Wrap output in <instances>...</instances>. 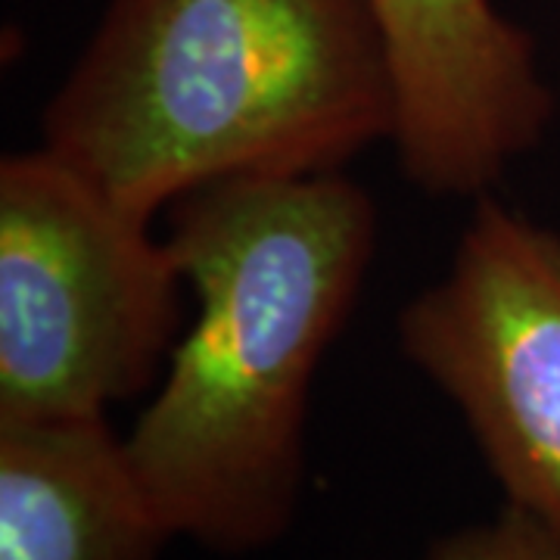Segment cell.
Masks as SVG:
<instances>
[{
	"label": "cell",
	"instance_id": "obj_1",
	"mask_svg": "<svg viewBox=\"0 0 560 560\" xmlns=\"http://www.w3.org/2000/svg\"><path fill=\"white\" fill-rule=\"evenodd\" d=\"M165 241L197 320L125 448L172 539L253 555L296 517L312 386L368 278L377 209L342 172L221 180L168 209Z\"/></svg>",
	"mask_w": 560,
	"mask_h": 560
},
{
	"label": "cell",
	"instance_id": "obj_2",
	"mask_svg": "<svg viewBox=\"0 0 560 560\" xmlns=\"http://www.w3.org/2000/svg\"><path fill=\"white\" fill-rule=\"evenodd\" d=\"M44 150L150 221L209 184L340 172L396 135L371 0H113Z\"/></svg>",
	"mask_w": 560,
	"mask_h": 560
},
{
	"label": "cell",
	"instance_id": "obj_3",
	"mask_svg": "<svg viewBox=\"0 0 560 560\" xmlns=\"http://www.w3.org/2000/svg\"><path fill=\"white\" fill-rule=\"evenodd\" d=\"M168 241L47 153L0 162V420L106 418L172 355Z\"/></svg>",
	"mask_w": 560,
	"mask_h": 560
},
{
	"label": "cell",
	"instance_id": "obj_4",
	"mask_svg": "<svg viewBox=\"0 0 560 560\" xmlns=\"http://www.w3.org/2000/svg\"><path fill=\"white\" fill-rule=\"evenodd\" d=\"M401 352L460 411L511 508L560 539V237L489 194L448 271L401 308Z\"/></svg>",
	"mask_w": 560,
	"mask_h": 560
},
{
	"label": "cell",
	"instance_id": "obj_5",
	"mask_svg": "<svg viewBox=\"0 0 560 560\" xmlns=\"http://www.w3.org/2000/svg\"><path fill=\"white\" fill-rule=\"evenodd\" d=\"M396 81L405 178L433 197H482L539 147L555 116L529 32L492 0H371Z\"/></svg>",
	"mask_w": 560,
	"mask_h": 560
},
{
	"label": "cell",
	"instance_id": "obj_6",
	"mask_svg": "<svg viewBox=\"0 0 560 560\" xmlns=\"http://www.w3.org/2000/svg\"><path fill=\"white\" fill-rule=\"evenodd\" d=\"M168 539L106 418L0 420V560H160Z\"/></svg>",
	"mask_w": 560,
	"mask_h": 560
},
{
	"label": "cell",
	"instance_id": "obj_7",
	"mask_svg": "<svg viewBox=\"0 0 560 560\" xmlns=\"http://www.w3.org/2000/svg\"><path fill=\"white\" fill-rule=\"evenodd\" d=\"M423 560H560V539L529 514L504 504L492 521L464 526L433 541Z\"/></svg>",
	"mask_w": 560,
	"mask_h": 560
}]
</instances>
